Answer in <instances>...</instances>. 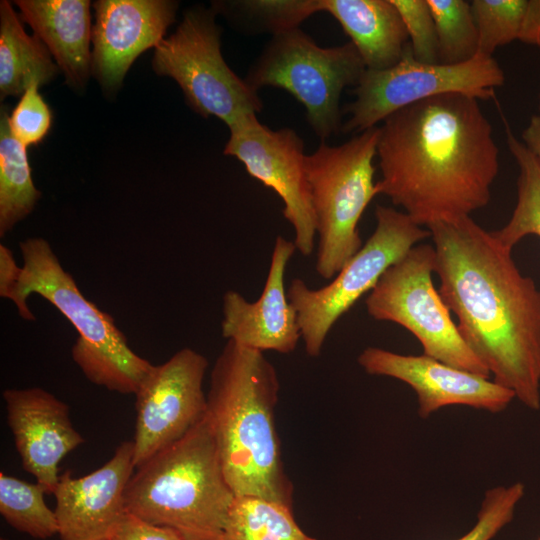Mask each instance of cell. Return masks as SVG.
Masks as SVG:
<instances>
[{"instance_id": "1", "label": "cell", "mask_w": 540, "mask_h": 540, "mask_svg": "<svg viewBox=\"0 0 540 540\" xmlns=\"http://www.w3.org/2000/svg\"><path fill=\"white\" fill-rule=\"evenodd\" d=\"M439 293L471 351L531 410L540 409V289L471 216L426 227Z\"/></svg>"}, {"instance_id": "2", "label": "cell", "mask_w": 540, "mask_h": 540, "mask_svg": "<svg viewBox=\"0 0 540 540\" xmlns=\"http://www.w3.org/2000/svg\"><path fill=\"white\" fill-rule=\"evenodd\" d=\"M379 129L377 194L416 224L454 221L488 205L499 150L478 99L428 98L391 114Z\"/></svg>"}, {"instance_id": "3", "label": "cell", "mask_w": 540, "mask_h": 540, "mask_svg": "<svg viewBox=\"0 0 540 540\" xmlns=\"http://www.w3.org/2000/svg\"><path fill=\"white\" fill-rule=\"evenodd\" d=\"M277 372L264 353L227 340L210 374L206 416L235 496L293 507L275 424Z\"/></svg>"}, {"instance_id": "4", "label": "cell", "mask_w": 540, "mask_h": 540, "mask_svg": "<svg viewBox=\"0 0 540 540\" xmlns=\"http://www.w3.org/2000/svg\"><path fill=\"white\" fill-rule=\"evenodd\" d=\"M235 494L205 417L181 439L135 468L127 512L177 530L185 540H222Z\"/></svg>"}, {"instance_id": "5", "label": "cell", "mask_w": 540, "mask_h": 540, "mask_svg": "<svg viewBox=\"0 0 540 540\" xmlns=\"http://www.w3.org/2000/svg\"><path fill=\"white\" fill-rule=\"evenodd\" d=\"M19 249L23 266L14 304L20 317L35 320L30 295L46 299L78 333L71 353L84 376L110 391L135 395L153 364L132 350L110 314L83 295L47 240L29 237Z\"/></svg>"}, {"instance_id": "6", "label": "cell", "mask_w": 540, "mask_h": 540, "mask_svg": "<svg viewBox=\"0 0 540 540\" xmlns=\"http://www.w3.org/2000/svg\"><path fill=\"white\" fill-rule=\"evenodd\" d=\"M379 133L376 126L338 146L322 142L305 157L318 236L315 270L324 279H333L362 247L358 224L378 195L373 159Z\"/></svg>"}, {"instance_id": "7", "label": "cell", "mask_w": 540, "mask_h": 540, "mask_svg": "<svg viewBox=\"0 0 540 540\" xmlns=\"http://www.w3.org/2000/svg\"><path fill=\"white\" fill-rule=\"evenodd\" d=\"M365 70L351 42L322 48L298 27L273 35L244 80L255 91L273 86L289 92L324 140L340 130L342 91L356 86Z\"/></svg>"}, {"instance_id": "8", "label": "cell", "mask_w": 540, "mask_h": 540, "mask_svg": "<svg viewBox=\"0 0 540 540\" xmlns=\"http://www.w3.org/2000/svg\"><path fill=\"white\" fill-rule=\"evenodd\" d=\"M376 228L332 282L318 289L294 278L287 290L298 316L301 338L310 357L321 353L335 323L366 293L383 273L421 241L430 237L427 228L416 224L406 213L377 205Z\"/></svg>"}, {"instance_id": "9", "label": "cell", "mask_w": 540, "mask_h": 540, "mask_svg": "<svg viewBox=\"0 0 540 540\" xmlns=\"http://www.w3.org/2000/svg\"><path fill=\"white\" fill-rule=\"evenodd\" d=\"M435 249L417 244L391 265L365 299L375 320L396 323L420 342L423 354L455 368L490 378L463 340L450 310L433 284Z\"/></svg>"}, {"instance_id": "10", "label": "cell", "mask_w": 540, "mask_h": 540, "mask_svg": "<svg viewBox=\"0 0 540 540\" xmlns=\"http://www.w3.org/2000/svg\"><path fill=\"white\" fill-rule=\"evenodd\" d=\"M214 14L202 8L186 11L176 31L155 47L152 68L177 82L196 113L215 116L229 128L260 112L263 104L257 91L226 64Z\"/></svg>"}, {"instance_id": "11", "label": "cell", "mask_w": 540, "mask_h": 540, "mask_svg": "<svg viewBox=\"0 0 540 540\" xmlns=\"http://www.w3.org/2000/svg\"><path fill=\"white\" fill-rule=\"evenodd\" d=\"M504 83V71L493 56L478 53L461 64H430L416 60L409 43L394 66L364 71L353 89L355 100L345 108L350 118L342 131L361 133L402 108L438 95L457 93L487 100Z\"/></svg>"}, {"instance_id": "12", "label": "cell", "mask_w": 540, "mask_h": 540, "mask_svg": "<svg viewBox=\"0 0 540 540\" xmlns=\"http://www.w3.org/2000/svg\"><path fill=\"white\" fill-rule=\"evenodd\" d=\"M223 153L243 163L247 173L274 190L283 216L294 229V244L304 256L313 253L316 222L305 172L303 140L290 128L272 130L256 114L229 127Z\"/></svg>"}, {"instance_id": "13", "label": "cell", "mask_w": 540, "mask_h": 540, "mask_svg": "<svg viewBox=\"0 0 540 540\" xmlns=\"http://www.w3.org/2000/svg\"><path fill=\"white\" fill-rule=\"evenodd\" d=\"M208 360L191 348L153 365L136 392L135 468L186 435L206 415Z\"/></svg>"}, {"instance_id": "14", "label": "cell", "mask_w": 540, "mask_h": 540, "mask_svg": "<svg viewBox=\"0 0 540 540\" xmlns=\"http://www.w3.org/2000/svg\"><path fill=\"white\" fill-rule=\"evenodd\" d=\"M357 361L367 374L391 377L409 385L417 395L418 414L423 419L452 405L500 413L515 399L511 390L489 378L424 354L403 355L367 347Z\"/></svg>"}, {"instance_id": "15", "label": "cell", "mask_w": 540, "mask_h": 540, "mask_svg": "<svg viewBox=\"0 0 540 540\" xmlns=\"http://www.w3.org/2000/svg\"><path fill=\"white\" fill-rule=\"evenodd\" d=\"M91 71L106 92H116L136 58L163 39L178 4L170 0L94 2Z\"/></svg>"}, {"instance_id": "16", "label": "cell", "mask_w": 540, "mask_h": 540, "mask_svg": "<svg viewBox=\"0 0 540 540\" xmlns=\"http://www.w3.org/2000/svg\"><path fill=\"white\" fill-rule=\"evenodd\" d=\"M133 442L124 441L102 467L73 478L60 474L54 491L60 540H108L127 513L124 494L135 470Z\"/></svg>"}, {"instance_id": "17", "label": "cell", "mask_w": 540, "mask_h": 540, "mask_svg": "<svg viewBox=\"0 0 540 540\" xmlns=\"http://www.w3.org/2000/svg\"><path fill=\"white\" fill-rule=\"evenodd\" d=\"M3 399L23 468L53 494L60 461L84 442L73 427L69 406L39 387L6 389Z\"/></svg>"}, {"instance_id": "18", "label": "cell", "mask_w": 540, "mask_h": 540, "mask_svg": "<svg viewBox=\"0 0 540 540\" xmlns=\"http://www.w3.org/2000/svg\"><path fill=\"white\" fill-rule=\"evenodd\" d=\"M295 250L293 241L276 237L264 289L256 301L249 302L234 290L225 292L221 322L225 339L261 352L287 354L295 350L301 332L284 284Z\"/></svg>"}, {"instance_id": "19", "label": "cell", "mask_w": 540, "mask_h": 540, "mask_svg": "<svg viewBox=\"0 0 540 540\" xmlns=\"http://www.w3.org/2000/svg\"><path fill=\"white\" fill-rule=\"evenodd\" d=\"M22 19L47 47L66 83L82 89L91 71L90 1L17 0Z\"/></svg>"}, {"instance_id": "20", "label": "cell", "mask_w": 540, "mask_h": 540, "mask_svg": "<svg viewBox=\"0 0 540 540\" xmlns=\"http://www.w3.org/2000/svg\"><path fill=\"white\" fill-rule=\"evenodd\" d=\"M357 49L366 69L383 70L403 57L409 37L392 0H321Z\"/></svg>"}, {"instance_id": "21", "label": "cell", "mask_w": 540, "mask_h": 540, "mask_svg": "<svg viewBox=\"0 0 540 540\" xmlns=\"http://www.w3.org/2000/svg\"><path fill=\"white\" fill-rule=\"evenodd\" d=\"M57 64L37 36H29L9 1L0 2V97L21 96L32 84H48Z\"/></svg>"}, {"instance_id": "22", "label": "cell", "mask_w": 540, "mask_h": 540, "mask_svg": "<svg viewBox=\"0 0 540 540\" xmlns=\"http://www.w3.org/2000/svg\"><path fill=\"white\" fill-rule=\"evenodd\" d=\"M27 148L10 132L8 114L0 117V236L4 237L35 208L41 192L34 185Z\"/></svg>"}, {"instance_id": "23", "label": "cell", "mask_w": 540, "mask_h": 540, "mask_svg": "<svg viewBox=\"0 0 540 540\" xmlns=\"http://www.w3.org/2000/svg\"><path fill=\"white\" fill-rule=\"evenodd\" d=\"M222 540H315L297 524L293 507L259 496H235Z\"/></svg>"}, {"instance_id": "24", "label": "cell", "mask_w": 540, "mask_h": 540, "mask_svg": "<svg viewBox=\"0 0 540 540\" xmlns=\"http://www.w3.org/2000/svg\"><path fill=\"white\" fill-rule=\"evenodd\" d=\"M506 141L519 170L517 201L509 221L492 233L503 246L513 249L527 235L540 237V160L512 133L508 125Z\"/></svg>"}, {"instance_id": "25", "label": "cell", "mask_w": 540, "mask_h": 540, "mask_svg": "<svg viewBox=\"0 0 540 540\" xmlns=\"http://www.w3.org/2000/svg\"><path fill=\"white\" fill-rule=\"evenodd\" d=\"M48 494L39 483L32 484L0 473V513L18 531L46 539L58 534V522L44 500Z\"/></svg>"}, {"instance_id": "26", "label": "cell", "mask_w": 540, "mask_h": 540, "mask_svg": "<svg viewBox=\"0 0 540 540\" xmlns=\"http://www.w3.org/2000/svg\"><path fill=\"white\" fill-rule=\"evenodd\" d=\"M438 42V63L461 64L478 54V32L470 2L427 0Z\"/></svg>"}, {"instance_id": "27", "label": "cell", "mask_w": 540, "mask_h": 540, "mask_svg": "<svg viewBox=\"0 0 540 540\" xmlns=\"http://www.w3.org/2000/svg\"><path fill=\"white\" fill-rule=\"evenodd\" d=\"M471 11L478 32V53L495 50L519 39L528 0H472Z\"/></svg>"}, {"instance_id": "28", "label": "cell", "mask_w": 540, "mask_h": 540, "mask_svg": "<svg viewBox=\"0 0 540 540\" xmlns=\"http://www.w3.org/2000/svg\"><path fill=\"white\" fill-rule=\"evenodd\" d=\"M242 17L261 31L273 35L298 28L314 13L321 12V0H245L228 2Z\"/></svg>"}, {"instance_id": "29", "label": "cell", "mask_w": 540, "mask_h": 540, "mask_svg": "<svg viewBox=\"0 0 540 540\" xmlns=\"http://www.w3.org/2000/svg\"><path fill=\"white\" fill-rule=\"evenodd\" d=\"M524 494L525 485L520 481L489 488L477 512L475 525L456 540H492L513 520Z\"/></svg>"}, {"instance_id": "30", "label": "cell", "mask_w": 540, "mask_h": 540, "mask_svg": "<svg viewBox=\"0 0 540 540\" xmlns=\"http://www.w3.org/2000/svg\"><path fill=\"white\" fill-rule=\"evenodd\" d=\"M38 89L28 87L8 115L10 132L26 148L42 142L52 126V111Z\"/></svg>"}, {"instance_id": "31", "label": "cell", "mask_w": 540, "mask_h": 540, "mask_svg": "<svg viewBox=\"0 0 540 540\" xmlns=\"http://www.w3.org/2000/svg\"><path fill=\"white\" fill-rule=\"evenodd\" d=\"M409 37L413 57L424 63H438L436 27L427 0H392Z\"/></svg>"}, {"instance_id": "32", "label": "cell", "mask_w": 540, "mask_h": 540, "mask_svg": "<svg viewBox=\"0 0 540 540\" xmlns=\"http://www.w3.org/2000/svg\"><path fill=\"white\" fill-rule=\"evenodd\" d=\"M108 540H185L175 529L149 523L127 512Z\"/></svg>"}, {"instance_id": "33", "label": "cell", "mask_w": 540, "mask_h": 540, "mask_svg": "<svg viewBox=\"0 0 540 540\" xmlns=\"http://www.w3.org/2000/svg\"><path fill=\"white\" fill-rule=\"evenodd\" d=\"M22 274L13 252L4 244L0 245V296L14 303Z\"/></svg>"}, {"instance_id": "34", "label": "cell", "mask_w": 540, "mask_h": 540, "mask_svg": "<svg viewBox=\"0 0 540 540\" xmlns=\"http://www.w3.org/2000/svg\"><path fill=\"white\" fill-rule=\"evenodd\" d=\"M519 41L540 50V0H528Z\"/></svg>"}, {"instance_id": "35", "label": "cell", "mask_w": 540, "mask_h": 540, "mask_svg": "<svg viewBox=\"0 0 540 540\" xmlns=\"http://www.w3.org/2000/svg\"><path fill=\"white\" fill-rule=\"evenodd\" d=\"M521 137L527 149L540 160V114L529 119Z\"/></svg>"}, {"instance_id": "36", "label": "cell", "mask_w": 540, "mask_h": 540, "mask_svg": "<svg viewBox=\"0 0 540 540\" xmlns=\"http://www.w3.org/2000/svg\"><path fill=\"white\" fill-rule=\"evenodd\" d=\"M538 108H539V112H540V94H539Z\"/></svg>"}, {"instance_id": "37", "label": "cell", "mask_w": 540, "mask_h": 540, "mask_svg": "<svg viewBox=\"0 0 540 540\" xmlns=\"http://www.w3.org/2000/svg\"><path fill=\"white\" fill-rule=\"evenodd\" d=\"M0 540H7V539H5V538L1 537V538H0Z\"/></svg>"}, {"instance_id": "38", "label": "cell", "mask_w": 540, "mask_h": 540, "mask_svg": "<svg viewBox=\"0 0 540 540\" xmlns=\"http://www.w3.org/2000/svg\"><path fill=\"white\" fill-rule=\"evenodd\" d=\"M537 540H540V536L538 537V539H537Z\"/></svg>"}]
</instances>
